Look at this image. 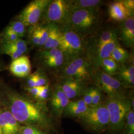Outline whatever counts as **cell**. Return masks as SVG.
I'll return each instance as SVG.
<instances>
[{
	"label": "cell",
	"mask_w": 134,
	"mask_h": 134,
	"mask_svg": "<svg viewBox=\"0 0 134 134\" xmlns=\"http://www.w3.org/2000/svg\"><path fill=\"white\" fill-rule=\"evenodd\" d=\"M4 41L7 42H14L18 39H20L19 36L14 32H12L9 30H5L4 34Z\"/></svg>",
	"instance_id": "obj_33"
},
{
	"label": "cell",
	"mask_w": 134,
	"mask_h": 134,
	"mask_svg": "<svg viewBox=\"0 0 134 134\" xmlns=\"http://www.w3.org/2000/svg\"><path fill=\"white\" fill-rule=\"evenodd\" d=\"M113 77L127 90L134 88V57H132V54L126 62L119 65L118 72Z\"/></svg>",
	"instance_id": "obj_13"
},
{
	"label": "cell",
	"mask_w": 134,
	"mask_h": 134,
	"mask_svg": "<svg viewBox=\"0 0 134 134\" xmlns=\"http://www.w3.org/2000/svg\"><path fill=\"white\" fill-rule=\"evenodd\" d=\"M117 28V38L120 42L125 47L134 49V16L122 21L119 23Z\"/></svg>",
	"instance_id": "obj_14"
},
{
	"label": "cell",
	"mask_w": 134,
	"mask_h": 134,
	"mask_svg": "<svg viewBox=\"0 0 134 134\" xmlns=\"http://www.w3.org/2000/svg\"><path fill=\"white\" fill-rule=\"evenodd\" d=\"M11 113L18 122L25 124L48 126L45 106L34 103L20 96H13L11 99Z\"/></svg>",
	"instance_id": "obj_2"
},
{
	"label": "cell",
	"mask_w": 134,
	"mask_h": 134,
	"mask_svg": "<svg viewBox=\"0 0 134 134\" xmlns=\"http://www.w3.org/2000/svg\"><path fill=\"white\" fill-rule=\"evenodd\" d=\"M56 83L71 100V99H77L81 97L82 92L88 86L86 82L69 77L57 79Z\"/></svg>",
	"instance_id": "obj_12"
},
{
	"label": "cell",
	"mask_w": 134,
	"mask_h": 134,
	"mask_svg": "<svg viewBox=\"0 0 134 134\" xmlns=\"http://www.w3.org/2000/svg\"><path fill=\"white\" fill-rule=\"evenodd\" d=\"M119 64L111 58L103 59L100 64L99 68L107 75L113 77L118 72Z\"/></svg>",
	"instance_id": "obj_25"
},
{
	"label": "cell",
	"mask_w": 134,
	"mask_h": 134,
	"mask_svg": "<svg viewBox=\"0 0 134 134\" xmlns=\"http://www.w3.org/2000/svg\"><path fill=\"white\" fill-rule=\"evenodd\" d=\"M120 43L118 38L112 40L106 44L98 53L92 58L90 61L95 69L99 68L101 62L103 59L110 57V55L113 50Z\"/></svg>",
	"instance_id": "obj_21"
},
{
	"label": "cell",
	"mask_w": 134,
	"mask_h": 134,
	"mask_svg": "<svg viewBox=\"0 0 134 134\" xmlns=\"http://www.w3.org/2000/svg\"><path fill=\"white\" fill-rule=\"evenodd\" d=\"M42 86H35L33 87H28L27 91H29V93L34 97L35 98L37 97V96H38L40 91H41V89L42 88Z\"/></svg>",
	"instance_id": "obj_38"
},
{
	"label": "cell",
	"mask_w": 134,
	"mask_h": 134,
	"mask_svg": "<svg viewBox=\"0 0 134 134\" xmlns=\"http://www.w3.org/2000/svg\"><path fill=\"white\" fill-rule=\"evenodd\" d=\"M123 3L126 8L134 14V0H123L121 1Z\"/></svg>",
	"instance_id": "obj_36"
},
{
	"label": "cell",
	"mask_w": 134,
	"mask_h": 134,
	"mask_svg": "<svg viewBox=\"0 0 134 134\" xmlns=\"http://www.w3.org/2000/svg\"><path fill=\"white\" fill-rule=\"evenodd\" d=\"M104 93L98 88L93 86V97L91 106L98 105L103 103L106 98L104 97Z\"/></svg>",
	"instance_id": "obj_28"
},
{
	"label": "cell",
	"mask_w": 134,
	"mask_h": 134,
	"mask_svg": "<svg viewBox=\"0 0 134 134\" xmlns=\"http://www.w3.org/2000/svg\"><path fill=\"white\" fill-rule=\"evenodd\" d=\"M131 53L119 44L113 50L110 57L120 65L126 62L129 59Z\"/></svg>",
	"instance_id": "obj_24"
},
{
	"label": "cell",
	"mask_w": 134,
	"mask_h": 134,
	"mask_svg": "<svg viewBox=\"0 0 134 134\" xmlns=\"http://www.w3.org/2000/svg\"><path fill=\"white\" fill-rule=\"evenodd\" d=\"M50 1L35 0L31 2L19 14V21L25 26L36 24L44 14Z\"/></svg>",
	"instance_id": "obj_10"
},
{
	"label": "cell",
	"mask_w": 134,
	"mask_h": 134,
	"mask_svg": "<svg viewBox=\"0 0 134 134\" xmlns=\"http://www.w3.org/2000/svg\"><path fill=\"white\" fill-rule=\"evenodd\" d=\"M0 128L4 134H17L19 130V122L9 111L0 115Z\"/></svg>",
	"instance_id": "obj_18"
},
{
	"label": "cell",
	"mask_w": 134,
	"mask_h": 134,
	"mask_svg": "<svg viewBox=\"0 0 134 134\" xmlns=\"http://www.w3.org/2000/svg\"><path fill=\"white\" fill-rule=\"evenodd\" d=\"M62 36L58 49L62 52L66 63L85 55V41L79 35L65 26H60Z\"/></svg>",
	"instance_id": "obj_5"
},
{
	"label": "cell",
	"mask_w": 134,
	"mask_h": 134,
	"mask_svg": "<svg viewBox=\"0 0 134 134\" xmlns=\"http://www.w3.org/2000/svg\"><path fill=\"white\" fill-rule=\"evenodd\" d=\"M94 71L91 62L85 55L66 63L55 75L57 79L72 78L88 85L91 83Z\"/></svg>",
	"instance_id": "obj_4"
},
{
	"label": "cell",
	"mask_w": 134,
	"mask_h": 134,
	"mask_svg": "<svg viewBox=\"0 0 134 134\" xmlns=\"http://www.w3.org/2000/svg\"><path fill=\"white\" fill-rule=\"evenodd\" d=\"M71 10L70 0H51L44 13L46 25L55 24L59 26H63Z\"/></svg>",
	"instance_id": "obj_9"
},
{
	"label": "cell",
	"mask_w": 134,
	"mask_h": 134,
	"mask_svg": "<svg viewBox=\"0 0 134 134\" xmlns=\"http://www.w3.org/2000/svg\"><path fill=\"white\" fill-rule=\"evenodd\" d=\"M101 22L100 8L72 10L63 26L70 29L85 40L100 28Z\"/></svg>",
	"instance_id": "obj_1"
},
{
	"label": "cell",
	"mask_w": 134,
	"mask_h": 134,
	"mask_svg": "<svg viewBox=\"0 0 134 134\" xmlns=\"http://www.w3.org/2000/svg\"><path fill=\"white\" fill-rule=\"evenodd\" d=\"M93 86H87L81 96V98L87 106L90 107L92 104V97H93Z\"/></svg>",
	"instance_id": "obj_29"
},
{
	"label": "cell",
	"mask_w": 134,
	"mask_h": 134,
	"mask_svg": "<svg viewBox=\"0 0 134 134\" xmlns=\"http://www.w3.org/2000/svg\"><path fill=\"white\" fill-rule=\"evenodd\" d=\"M27 48L26 42L20 38L14 42L4 41L1 46V51L10 56L14 60L23 56L26 51Z\"/></svg>",
	"instance_id": "obj_16"
},
{
	"label": "cell",
	"mask_w": 134,
	"mask_h": 134,
	"mask_svg": "<svg viewBox=\"0 0 134 134\" xmlns=\"http://www.w3.org/2000/svg\"><path fill=\"white\" fill-rule=\"evenodd\" d=\"M104 103L109 113L108 130L112 133L120 132L123 129L128 113L133 109L130 99L127 96L106 97Z\"/></svg>",
	"instance_id": "obj_3"
},
{
	"label": "cell",
	"mask_w": 134,
	"mask_h": 134,
	"mask_svg": "<svg viewBox=\"0 0 134 134\" xmlns=\"http://www.w3.org/2000/svg\"><path fill=\"white\" fill-rule=\"evenodd\" d=\"M0 134H2V130H1V128H0Z\"/></svg>",
	"instance_id": "obj_39"
},
{
	"label": "cell",
	"mask_w": 134,
	"mask_h": 134,
	"mask_svg": "<svg viewBox=\"0 0 134 134\" xmlns=\"http://www.w3.org/2000/svg\"><path fill=\"white\" fill-rule=\"evenodd\" d=\"M52 91L51 90L50 83L42 86L41 91L40 92L38 96L36 98L40 101H45L48 99L50 96H51Z\"/></svg>",
	"instance_id": "obj_31"
},
{
	"label": "cell",
	"mask_w": 134,
	"mask_h": 134,
	"mask_svg": "<svg viewBox=\"0 0 134 134\" xmlns=\"http://www.w3.org/2000/svg\"><path fill=\"white\" fill-rule=\"evenodd\" d=\"M117 38V28L113 26H101L96 34L85 41V55L91 60L106 44Z\"/></svg>",
	"instance_id": "obj_8"
},
{
	"label": "cell",
	"mask_w": 134,
	"mask_h": 134,
	"mask_svg": "<svg viewBox=\"0 0 134 134\" xmlns=\"http://www.w3.org/2000/svg\"><path fill=\"white\" fill-rule=\"evenodd\" d=\"M62 91L60 87L56 83L54 85L50 96V106L54 114L60 118L69 102L70 101Z\"/></svg>",
	"instance_id": "obj_15"
},
{
	"label": "cell",
	"mask_w": 134,
	"mask_h": 134,
	"mask_svg": "<svg viewBox=\"0 0 134 134\" xmlns=\"http://www.w3.org/2000/svg\"><path fill=\"white\" fill-rule=\"evenodd\" d=\"M108 13L111 19L119 23L134 16V14L126 8L121 1L110 3L108 6Z\"/></svg>",
	"instance_id": "obj_19"
},
{
	"label": "cell",
	"mask_w": 134,
	"mask_h": 134,
	"mask_svg": "<svg viewBox=\"0 0 134 134\" xmlns=\"http://www.w3.org/2000/svg\"><path fill=\"white\" fill-rule=\"evenodd\" d=\"M36 72L31 75H29L28 76V79L27 81V83L28 87H33L36 86Z\"/></svg>",
	"instance_id": "obj_37"
},
{
	"label": "cell",
	"mask_w": 134,
	"mask_h": 134,
	"mask_svg": "<svg viewBox=\"0 0 134 134\" xmlns=\"http://www.w3.org/2000/svg\"><path fill=\"white\" fill-rule=\"evenodd\" d=\"M48 29V36L43 47L45 50L59 48L61 39L62 32L59 25L55 24L46 25Z\"/></svg>",
	"instance_id": "obj_22"
},
{
	"label": "cell",
	"mask_w": 134,
	"mask_h": 134,
	"mask_svg": "<svg viewBox=\"0 0 134 134\" xmlns=\"http://www.w3.org/2000/svg\"><path fill=\"white\" fill-rule=\"evenodd\" d=\"M80 119L87 129L96 134H102L109 128V113L104 103L88 107Z\"/></svg>",
	"instance_id": "obj_6"
},
{
	"label": "cell",
	"mask_w": 134,
	"mask_h": 134,
	"mask_svg": "<svg viewBox=\"0 0 134 134\" xmlns=\"http://www.w3.org/2000/svg\"><path fill=\"white\" fill-rule=\"evenodd\" d=\"M1 70V64H0V71Z\"/></svg>",
	"instance_id": "obj_40"
},
{
	"label": "cell",
	"mask_w": 134,
	"mask_h": 134,
	"mask_svg": "<svg viewBox=\"0 0 134 134\" xmlns=\"http://www.w3.org/2000/svg\"><path fill=\"white\" fill-rule=\"evenodd\" d=\"M49 83L46 76L42 72H36V86H44Z\"/></svg>",
	"instance_id": "obj_32"
},
{
	"label": "cell",
	"mask_w": 134,
	"mask_h": 134,
	"mask_svg": "<svg viewBox=\"0 0 134 134\" xmlns=\"http://www.w3.org/2000/svg\"><path fill=\"white\" fill-rule=\"evenodd\" d=\"M91 83L102 91L106 97L127 96V89L114 77L107 75L100 68L95 69Z\"/></svg>",
	"instance_id": "obj_7"
},
{
	"label": "cell",
	"mask_w": 134,
	"mask_h": 134,
	"mask_svg": "<svg viewBox=\"0 0 134 134\" xmlns=\"http://www.w3.org/2000/svg\"><path fill=\"white\" fill-rule=\"evenodd\" d=\"M21 134H44L34 126H26L22 130Z\"/></svg>",
	"instance_id": "obj_34"
},
{
	"label": "cell",
	"mask_w": 134,
	"mask_h": 134,
	"mask_svg": "<svg viewBox=\"0 0 134 134\" xmlns=\"http://www.w3.org/2000/svg\"><path fill=\"white\" fill-rule=\"evenodd\" d=\"M39 47H43L47 41L48 36V29L47 26H39Z\"/></svg>",
	"instance_id": "obj_30"
},
{
	"label": "cell",
	"mask_w": 134,
	"mask_h": 134,
	"mask_svg": "<svg viewBox=\"0 0 134 134\" xmlns=\"http://www.w3.org/2000/svg\"><path fill=\"white\" fill-rule=\"evenodd\" d=\"M31 41L34 45H38L39 41V26L34 29L31 35Z\"/></svg>",
	"instance_id": "obj_35"
},
{
	"label": "cell",
	"mask_w": 134,
	"mask_h": 134,
	"mask_svg": "<svg viewBox=\"0 0 134 134\" xmlns=\"http://www.w3.org/2000/svg\"><path fill=\"white\" fill-rule=\"evenodd\" d=\"M122 134H134V112L133 109L130 110L127 115Z\"/></svg>",
	"instance_id": "obj_26"
},
{
	"label": "cell",
	"mask_w": 134,
	"mask_h": 134,
	"mask_svg": "<svg viewBox=\"0 0 134 134\" xmlns=\"http://www.w3.org/2000/svg\"><path fill=\"white\" fill-rule=\"evenodd\" d=\"M40 62L45 69L55 75L66 64L62 52L58 49L45 50L40 53Z\"/></svg>",
	"instance_id": "obj_11"
},
{
	"label": "cell",
	"mask_w": 134,
	"mask_h": 134,
	"mask_svg": "<svg viewBox=\"0 0 134 134\" xmlns=\"http://www.w3.org/2000/svg\"><path fill=\"white\" fill-rule=\"evenodd\" d=\"M5 29L16 34L20 38L24 36L26 30L25 26L19 20L13 22Z\"/></svg>",
	"instance_id": "obj_27"
},
{
	"label": "cell",
	"mask_w": 134,
	"mask_h": 134,
	"mask_svg": "<svg viewBox=\"0 0 134 134\" xmlns=\"http://www.w3.org/2000/svg\"><path fill=\"white\" fill-rule=\"evenodd\" d=\"M88 108L81 98L70 100L65 109L63 114L71 117L80 118Z\"/></svg>",
	"instance_id": "obj_20"
},
{
	"label": "cell",
	"mask_w": 134,
	"mask_h": 134,
	"mask_svg": "<svg viewBox=\"0 0 134 134\" xmlns=\"http://www.w3.org/2000/svg\"><path fill=\"white\" fill-rule=\"evenodd\" d=\"M0 107H1V105H0Z\"/></svg>",
	"instance_id": "obj_41"
},
{
	"label": "cell",
	"mask_w": 134,
	"mask_h": 134,
	"mask_svg": "<svg viewBox=\"0 0 134 134\" xmlns=\"http://www.w3.org/2000/svg\"><path fill=\"white\" fill-rule=\"evenodd\" d=\"M10 70L15 77L21 78L28 77L31 71V66L28 57L23 55L14 60L10 65Z\"/></svg>",
	"instance_id": "obj_17"
},
{
	"label": "cell",
	"mask_w": 134,
	"mask_h": 134,
	"mask_svg": "<svg viewBox=\"0 0 134 134\" xmlns=\"http://www.w3.org/2000/svg\"><path fill=\"white\" fill-rule=\"evenodd\" d=\"M72 10L100 8L103 1L100 0H70Z\"/></svg>",
	"instance_id": "obj_23"
}]
</instances>
